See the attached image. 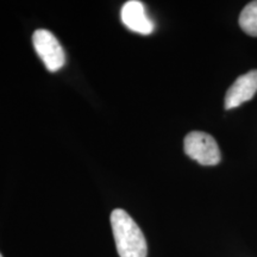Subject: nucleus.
Instances as JSON below:
<instances>
[{"mask_svg":"<svg viewBox=\"0 0 257 257\" xmlns=\"http://www.w3.org/2000/svg\"><path fill=\"white\" fill-rule=\"evenodd\" d=\"M110 220L119 257H147L146 237L130 214L121 208H115Z\"/></svg>","mask_w":257,"mask_h":257,"instance_id":"nucleus-1","label":"nucleus"},{"mask_svg":"<svg viewBox=\"0 0 257 257\" xmlns=\"http://www.w3.org/2000/svg\"><path fill=\"white\" fill-rule=\"evenodd\" d=\"M186 155L202 166H216L220 162L219 147L211 135L192 131L184 141Z\"/></svg>","mask_w":257,"mask_h":257,"instance_id":"nucleus-2","label":"nucleus"},{"mask_svg":"<svg viewBox=\"0 0 257 257\" xmlns=\"http://www.w3.org/2000/svg\"><path fill=\"white\" fill-rule=\"evenodd\" d=\"M32 43L37 55L43 61L48 70L56 72L64 66L66 56H64L63 48L50 31L36 30L32 36Z\"/></svg>","mask_w":257,"mask_h":257,"instance_id":"nucleus-3","label":"nucleus"},{"mask_svg":"<svg viewBox=\"0 0 257 257\" xmlns=\"http://www.w3.org/2000/svg\"><path fill=\"white\" fill-rule=\"evenodd\" d=\"M257 93V70H250L236 79L225 95V108L238 107Z\"/></svg>","mask_w":257,"mask_h":257,"instance_id":"nucleus-4","label":"nucleus"},{"mask_svg":"<svg viewBox=\"0 0 257 257\" xmlns=\"http://www.w3.org/2000/svg\"><path fill=\"white\" fill-rule=\"evenodd\" d=\"M120 18L125 27L137 34L149 35L154 31V23L147 16L144 5L137 0L126 2L121 8Z\"/></svg>","mask_w":257,"mask_h":257,"instance_id":"nucleus-5","label":"nucleus"},{"mask_svg":"<svg viewBox=\"0 0 257 257\" xmlns=\"http://www.w3.org/2000/svg\"><path fill=\"white\" fill-rule=\"evenodd\" d=\"M239 25L245 34L257 37V0L249 3L240 12Z\"/></svg>","mask_w":257,"mask_h":257,"instance_id":"nucleus-6","label":"nucleus"},{"mask_svg":"<svg viewBox=\"0 0 257 257\" xmlns=\"http://www.w3.org/2000/svg\"><path fill=\"white\" fill-rule=\"evenodd\" d=\"M0 257H3V256H2V253H0Z\"/></svg>","mask_w":257,"mask_h":257,"instance_id":"nucleus-7","label":"nucleus"}]
</instances>
